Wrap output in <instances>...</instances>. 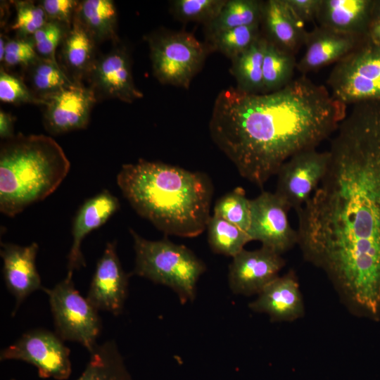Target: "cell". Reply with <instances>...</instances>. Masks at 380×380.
<instances>
[{"label":"cell","instance_id":"1","mask_svg":"<svg viewBox=\"0 0 380 380\" xmlns=\"http://www.w3.org/2000/svg\"><path fill=\"white\" fill-rule=\"evenodd\" d=\"M324 177L298 211V244L354 312H380V102L353 105Z\"/></svg>","mask_w":380,"mask_h":380},{"label":"cell","instance_id":"2","mask_svg":"<svg viewBox=\"0 0 380 380\" xmlns=\"http://www.w3.org/2000/svg\"><path fill=\"white\" fill-rule=\"evenodd\" d=\"M346 114V105L303 75L269 93L222 90L209 129L241 176L262 188L291 157L316 149Z\"/></svg>","mask_w":380,"mask_h":380},{"label":"cell","instance_id":"3","mask_svg":"<svg viewBox=\"0 0 380 380\" xmlns=\"http://www.w3.org/2000/svg\"><path fill=\"white\" fill-rule=\"evenodd\" d=\"M116 182L137 213L165 234L196 237L207 228L213 187L206 174L139 159L123 165Z\"/></svg>","mask_w":380,"mask_h":380},{"label":"cell","instance_id":"4","mask_svg":"<svg viewBox=\"0 0 380 380\" xmlns=\"http://www.w3.org/2000/svg\"><path fill=\"white\" fill-rule=\"evenodd\" d=\"M70 163L61 146L44 134L18 133L0 148V211L13 217L59 186Z\"/></svg>","mask_w":380,"mask_h":380},{"label":"cell","instance_id":"5","mask_svg":"<svg viewBox=\"0 0 380 380\" xmlns=\"http://www.w3.org/2000/svg\"><path fill=\"white\" fill-rule=\"evenodd\" d=\"M134 241L135 266L133 274L170 287L182 304L193 301L196 284L206 270L204 262L189 248L168 239L151 241L129 229Z\"/></svg>","mask_w":380,"mask_h":380},{"label":"cell","instance_id":"6","mask_svg":"<svg viewBox=\"0 0 380 380\" xmlns=\"http://www.w3.org/2000/svg\"><path fill=\"white\" fill-rule=\"evenodd\" d=\"M155 77L162 84L188 89L205 60L208 48L192 34L161 32L148 37Z\"/></svg>","mask_w":380,"mask_h":380},{"label":"cell","instance_id":"7","mask_svg":"<svg viewBox=\"0 0 380 380\" xmlns=\"http://www.w3.org/2000/svg\"><path fill=\"white\" fill-rule=\"evenodd\" d=\"M327 84L331 96L346 106L380 102V45L366 38L335 63Z\"/></svg>","mask_w":380,"mask_h":380},{"label":"cell","instance_id":"8","mask_svg":"<svg viewBox=\"0 0 380 380\" xmlns=\"http://www.w3.org/2000/svg\"><path fill=\"white\" fill-rule=\"evenodd\" d=\"M72 272L52 289L44 288L49 296L56 334L63 341L80 343L90 353L97 345L101 322L98 310L75 288Z\"/></svg>","mask_w":380,"mask_h":380},{"label":"cell","instance_id":"9","mask_svg":"<svg viewBox=\"0 0 380 380\" xmlns=\"http://www.w3.org/2000/svg\"><path fill=\"white\" fill-rule=\"evenodd\" d=\"M70 353L56 333L36 329L2 350L0 360L24 361L34 366L41 378L66 380L72 372Z\"/></svg>","mask_w":380,"mask_h":380},{"label":"cell","instance_id":"10","mask_svg":"<svg viewBox=\"0 0 380 380\" xmlns=\"http://www.w3.org/2000/svg\"><path fill=\"white\" fill-rule=\"evenodd\" d=\"M329 152L316 149L295 154L279 169L275 194L296 211L312 196L324 177Z\"/></svg>","mask_w":380,"mask_h":380},{"label":"cell","instance_id":"11","mask_svg":"<svg viewBox=\"0 0 380 380\" xmlns=\"http://www.w3.org/2000/svg\"><path fill=\"white\" fill-rule=\"evenodd\" d=\"M251 224L248 234L251 241L282 254L298 243V233L290 225L286 203L275 193L262 191L251 200Z\"/></svg>","mask_w":380,"mask_h":380},{"label":"cell","instance_id":"12","mask_svg":"<svg viewBox=\"0 0 380 380\" xmlns=\"http://www.w3.org/2000/svg\"><path fill=\"white\" fill-rule=\"evenodd\" d=\"M86 78L97 100L132 103L144 96L134 82L129 52L118 42L108 53L97 57Z\"/></svg>","mask_w":380,"mask_h":380},{"label":"cell","instance_id":"13","mask_svg":"<svg viewBox=\"0 0 380 380\" xmlns=\"http://www.w3.org/2000/svg\"><path fill=\"white\" fill-rule=\"evenodd\" d=\"M43 101L44 128L51 134L58 135L86 128L97 99L89 87L75 83Z\"/></svg>","mask_w":380,"mask_h":380},{"label":"cell","instance_id":"14","mask_svg":"<svg viewBox=\"0 0 380 380\" xmlns=\"http://www.w3.org/2000/svg\"><path fill=\"white\" fill-rule=\"evenodd\" d=\"M285 265L279 254L262 246L254 251L243 249L229 267L228 281L234 293L244 296L259 294L274 279Z\"/></svg>","mask_w":380,"mask_h":380},{"label":"cell","instance_id":"15","mask_svg":"<svg viewBox=\"0 0 380 380\" xmlns=\"http://www.w3.org/2000/svg\"><path fill=\"white\" fill-rule=\"evenodd\" d=\"M128 279L118 256L116 241L108 242L96 263L87 299L97 310L118 315L127 297Z\"/></svg>","mask_w":380,"mask_h":380},{"label":"cell","instance_id":"16","mask_svg":"<svg viewBox=\"0 0 380 380\" xmlns=\"http://www.w3.org/2000/svg\"><path fill=\"white\" fill-rule=\"evenodd\" d=\"M38 250L39 245L36 242L25 246L1 242L4 279L15 300L12 315L27 297L44 289L35 262Z\"/></svg>","mask_w":380,"mask_h":380},{"label":"cell","instance_id":"17","mask_svg":"<svg viewBox=\"0 0 380 380\" xmlns=\"http://www.w3.org/2000/svg\"><path fill=\"white\" fill-rule=\"evenodd\" d=\"M367 37L346 34L316 26L307 32L305 52L296 69L303 75L331 63H336L348 56Z\"/></svg>","mask_w":380,"mask_h":380},{"label":"cell","instance_id":"18","mask_svg":"<svg viewBox=\"0 0 380 380\" xmlns=\"http://www.w3.org/2000/svg\"><path fill=\"white\" fill-rule=\"evenodd\" d=\"M250 303L251 310L267 314L273 322H292L304 315V303L293 270L279 276Z\"/></svg>","mask_w":380,"mask_h":380},{"label":"cell","instance_id":"19","mask_svg":"<svg viewBox=\"0 0 380 380\" xmlns=\"http://www.w3.org/2000/svg\"><path fill=\"white\" fill-rule=\"evenodd\" d=\"M120 208L119 200L103 189L84 202L77 210L72 227V243L68 255V270L73 272L86 266L81 245L84 238L98 229Z\"/></svg>","mask_w":380,"mask_h":380},{"label":"cell","instance_id":"20","mask_svg":"<svg viewBox=\"0 0 380 380\" xmlns=\"http://www.w3.org/2000/svg\"><path fill=\"white\" fill-rule=\"evenodd\" d=\"M262 34L279 49L296 55L304 46L308 31L305 23L292 12L285 0L263 1Z\"/></svg>","mask_w":380,"mask_h":380},{"label":"cell","instance_id":"21","mask_svg":"<svg viewBox=\"0 0 380 380\" xmlns=\"http://www.w3.org/2000/svg\"><path fill=\"white\" fill-rule=\"evenodd\" d=\"M374 0H321L316 21L334 31L367 37Z\"/></svg>","mask_w":380,"mask_h":380},{"label":"cell","instance_id":"22","mask_svg":"<svg viewBox=\"0 0 380 380\" xmlns=\"http://www.w3.org/2000/svg\"><path fill=\"white\" fill-rule=\"evenodd\" d=\"M96 44L75 14L61 44V66L74 82L87 77L97 58Z\"/></svg>","mask_w":380,"mask_h":380},{"label":"cell","instance_id":"23","mask_svg":"<svg viewBox=\"0 0 380 380\" xmlns=\"http://www.w3.org/2000/svg\"><path fill=\"white\" fill-rule=\"evenodd\" d=\"M75 15L96 42H118L117 9L111 0L79 1Z\"/></svg>","mask_w":380,"mask_h":380},{"label":"cell","instance_id":"24","mask_svg":"<svg viewBox=\"0 0 380 380\" xmlns=\"http://www.w3.org/2000/svg\"><path fill=\"white\" fill-rule=\"evenodd\" d=\"M267 40L261 34L244 52L232 60L230 72L239 91L262 94V64Z\"/></svg>","mask_w":380,"mask_h":380},{"label":"cell","instance_id":"25","mask_svg":"<svg viewBox=\"0 0 380 380\" xmlns=\"http://www.w3.org/2000/svg\"><path fill=\"white\" fill-rule=\"evenodd\" d=\"M89 353V360L76 380H133L115 341L97 344Z\"/></svg>","mask_w":380,"mask_h":380},{"label":"cell","instance_id":"26","mask_svg":"<svg viewBox=\"0 0 380 380\" xmlns=\"http://www.w3.org/2000/svg\"><path fill=\"white\" fill-rule=\"evenodd\" d=\"M262 1H226L219 15L205 25L208 37L217 32L241 26L260 25Z\"/></svg>","mask_w":380,"mask_h":380},{"label":"cell","instance_id":"27","mask_svg":"<svg viewBox=\"0 0 380 380\" xmlns=\"http://www.w3.org/2000/svg\"><path fill=\"white\" fill-rule=\"evenodd\" d=\"M296 56L267 41L262 64L263 93L279 90L293 79Z\"/></svg>","mask_w":380,"mask_h":380},{"label":"cell","instance_id":"28","mask_svg":"<svg viewBox=\"0 0 380 380\" xmlns=\"http://www.w3.org/2000/svg\"><path fill=\"white\" fill-rule=\"evenodd\" d=\"M30 89L42 99L75 84L59 63L39 58L26 68Z\"/></svg>","mask_w":380,"mask_h":380},{"label":"cell","instance_id":"29","mask_svg":"<svg viewBox=\"0 0 380 380\" xmlns=\"http://www.w3.org/2000/svg\"><path fill=\"white\" fill-rule=\"evenodd\" d=\"M206 229L210 247L217 254L233 258L251 241L247 232L214 215L210 217Z\"/></svg>","mask_w":380,"mask_h":380},{"label":"cell","instance_id":"30","mask_svg":"<svg viewBox=\"0 0 380 380\" xmlns=\"http://www.w3.org/2000/svg\"><path fill=\"white\" fill-rule=\"evenodd\" d=\"M262 34L260 25L241 26L209 36L211 48L233 60Z\"/></svg>","mask_w":380,"mask_h":380},{"label":"cell","instance_id":"31","mask_svg":"<svg viewBox=\"0 0 380 380\" xmlns=\"http://www.w3.org/2000/svg\"><path fill=\"white\" fill-rule=\"evenodd\" d=\"M214 215L220 217L248 232L251 224V200L242 187L238 186L217 200Z\"/></svg>","mask_w":380,"mask_h":380},{"label":"cell","instance_id":"32","mask_svg":"<svg viewBox=\"0 0 380 380\" xmlns=\"http://www.w3.org/2000/svg\"><path fill=\"white\" fill-rule=\"evenodd\" d=\"M225 3V0H176L172 2V10L182 21L207 25L217 18Z\"/></svg>","mask_w":380,"mask_h":380},{"label":"cell","instance_id":"33","mask_svg":"<svg viewBox=\"0 0 380 380\" xmlns=\"http://www.w3.org/2000/svg\"><path fill=\"white\" fill-rule=\"evenodd\" d=\"M16 16L11 29L17 32L20 38L31 37L47 22L46 14L39 4L32 1H15Z\"/></svg>","mask_w":380,"mask_h":380},{"label":"cell","instance_id":"34","mask_svg":"<svg viewBox=\"0 0 380 380\" xmlns=\"http://www.w3.org/2000/svg\"><path fill=\"white\" fill-rule=\"evenodd\" d=\"M0 100L13 105L44 104V101L37 97L19 76L2 68L0 71Z\"/></svg>","mask_w":380,"mask_h":380},{"label":"cell","instance_id":"35","mask_svg":"<svg viewBox=\"0 0 380 380\" xmlns=\"http://www.w3.org/2000/svg\"><path fill=\"white\" fill-rule=\"evenodd\" d=\"M68 28L59 23L48 21L38 30L31 37L38 56L59 63L56 58V49L61 45Z\"/></svg>","mask_w":380,"mask_h":380},{"label":"cell","instance_id":"36","mask_svg":"<svg viewBox=\"0 0 380 380\" xmlns=\"http://www.w3.org/2000/svg\"><path fill=\"white\" fill-rule=\"evenodd\" d=\"M38 58L32 37L7 40L3 62L8 68L20 65L26 68Z\"/></svg>","mask_w":380,"mask_h":380},{"label":"cell","instance_id":"37","mask_svg":"<svg viewBox=\"0 0 380 380\" xmlns=\"http://www.w3.org/2000/svg\"><path fill=\"white\" fill-rule=\"evenodd\" d=\"M79 1L75 0H43L39 5L43 8L48 21L71 26Z\"/></svg>","mask_w":380,"mask_h":380},{"label":"cell","instance_id":"38","mask_svg":"<svg viewBox=\"0 0 380 380\" xmlns=\"http://www.w3.org/2000/svg\"><path fill=\"white\" fill-rule=\"evenodd\" d=\"M294 15L303 23L316 20L321 0H285Z\"/></svg>","mask_w":380,"mask_h":380},{"label":"cell","instance_id":"39","mask_svg":"<svg viewBox=\"0 0 380 380\" xmlns=\"http://www.w3.org/2000/svg\"><path fill=\"white\" fill-rule=\"evenodd\" d=\"M15 117L11 113L0 110V137L3 141L13 137Z\"/></svg>","mask_w":380,"mask_h":380},{"label":"cell","instance_id":"40","mask_svg":"<svg viewBox=\"0 0 380 380\" xmlns=\"http://www.w3.org/2000/svg\"><path fill=\"white\" fill-rule=\"evenodd\" d=\"M367 39L375 44L380 45V19L372 21L368 29Z\"/></svg>","mask_w":380,"mask_h":380},{"label":"cell","instance_id":"41","mask_svg":"<svg viewBox=\"0 0 380 380\" xmlns=\"http://www.w3.org/2000/svg\"><path fill=\"white\" fill-rule=\"evenodd\" d=\"M380 19V0H374L372 20Z\"/></svg>","mask_w":380,"mask_h":380},{"label":"cell","instance_id":"42","mask_svg":"<svg viewBox=\"0 0 380 380\" xmlns=\"http://www.w3.org/2000/svg\"><path fill=\"white\" fill-rule=\"evenodd\" d=\"M8 39H6L5 36H2L1 34L0 37V61L2 62L4 61V54H5V50H6V44Z\"/></svg>","mask_w":380,"mask_h":380},{"label":"cell","instance_id":"43","mask_svg":"<svg viewBox=\"0 0 380 380\" xmlns=\"http://www.w3.org/2000/svg\"><path fill=\"white\" fill-rule=\"evenodd\" d=\"M11 380H15V379H11Z\"/></svg>","mask_w":380,"mask_h":380}]
</instances>
